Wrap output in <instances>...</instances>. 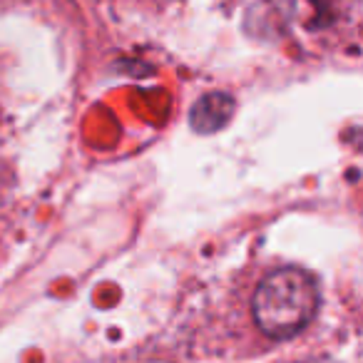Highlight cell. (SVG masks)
Here are the masks:
<instances>
[{"mask_svg": "<svg viewBox=\"0 0 363 363\" xmlns=\"http://www.w3.org/2000/svg\"><path fill=\"white\" fill-rule=\"evenodd\" d=\"M252 311L257 326L269 338H291L316 316L318 286L303 269H277L257 286Z\"/></svg>", "mask_w": 363, "mask_h": 363, "instance_id": "obj_1", "label": "cell"}, {"mask_svg": "<svg viewBox=\"0 0 363 363\" xmlns=\"http://www.w3.org/2000/svg\"><path fill=\"white\" fill-rule=\"evenodd\" d=\"M234 115V97L227 92H207L194 102L192 112H189V122L192 130L199 135H214L222 127L229 125Z\"/></svg>", "mask_w": 363, "mask_h": 363, "instance_id": "obj_2", "label": "cell"}]
</instances>
